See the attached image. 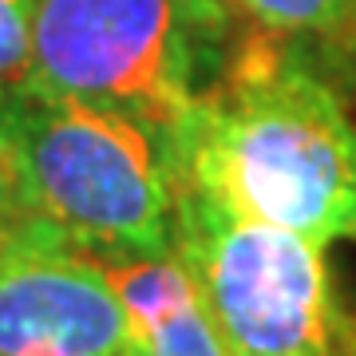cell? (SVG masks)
I'll list each match as a JSON object with an SVG mask.
<instances>
[{
    "instance_id": "1",
    "label": "cell",
    "mask_w": 356,
    "mask_h": 356,
    "mask_svg": "<svg viewBox=\"0 0 356 356\" xmlns=\"http://www.w3.org/2000/svg\"><path fill=\"white\" fill-rule=\"evenodd\" d=\"M159 139L170 186L321 245L356 242V119L309 48L242 40Z\"/></svg>"
},
{
    "instance_id": "2",
    "label": "cell",
    "mask_w": 356,
    "mask_h": 356,
    "mask_svg": "<svg viewBox=\"0 0 356 356\" xmlns=\"http://www.w3.org/2000/svg\"><path fill=\"white\" fill-rule=\"evenodd\" d=\"M0 151L32 214L95 257L175 250V194L159 131L32 83L0 95Z\"/></svg>"
},
{
    "instance_id": "3",
    "label": "cell",
    "mask_w": 356,
    "mask_h": 356,
    "mask_svg": "<svg viewBox=\"0 0 356 356\" xmlns=\"http://www.w3.org/2000/svg\"><path fill=\"white\" fill-rule=\"evenodd\" d=\"M226 60V0H36L28 83L166 131Z\"/></svg>"
},
{
    "instance_id": "4",
    "label": "cell",
    "mask_w": 356,
    "mask_h": 356,
    "mask_svg": "<svg viewBox=\"0 0 356 356\" xmlns=\"http://www.w3.org/2000/svg\"><path fill=\"white\" fill-rule=\"evenodd\" d=\"M175 194V254L191 269L229 356H356L325 245L210 202Z\"/></svg>"
},
{
    "instance_id": "5",
    "label": "cell",
    "mask_w": 356,
    "mask_h": 356,
    "mask_svg": "<svg viewBox=\"0 0 356 356\" xmlns=\"http://www.w3.org/2000/svg\"><path fill=\"white\" fill-rule=\"evenodd\" d=\"M131 321L107 266L48 218H0V356H119Z\"/></svg>"
},
{
    "instance_id": "6",
    "label": "cell",
    "mask_w": 356,
    "mask_h": 356,
    "mask_svg": "<svg viewBox=\"0 0 356 356\" xmlns=\"http://www.w3.org/2000/svg\"><path fill=\"white\" fill-rule=\"evenodd\" d=\"M238 13L273 40L309 48H344L356 36V0H226Z\"/></svg>"
},
{
    "instance_id": "7",
    "label": "cell",
    "mask_w": 356,
    "mask_h": 356,
    "mask_svg": "<svg viewBox=\"0 0 356 356\" xmlns=\"http://www.w3.org/2000/svg\"><path fill=\"white\" fill-rule=\"evenodd\" d=\"M32 16L36 0H0V95L32 76Z\"/></svg>"
},
{
    "instance_id": "8",
    "label": "cell",
    "mask_w": 356,
    "mask_h": 356,
    "mask_svg": "<svg viewBox=\"0 0 356 356\" xmlns=\"http://www.w3.org/2000/svg\"><path fill=\"white\" fill-rule=\"evenodd\" d=\"M119 356H159V353H147V348H139V344H127Z\"/></svg>"
}]
</instances>
